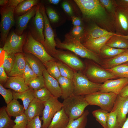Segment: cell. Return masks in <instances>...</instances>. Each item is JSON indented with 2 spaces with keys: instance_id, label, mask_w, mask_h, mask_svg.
Instances as JSON below:
<instances>
[{
  "instance_id": "cell-23",
  "label": "cell",
  "mask_w": 128,
  "mask_h": 128,
  "mask_svg": "<svg viewBox=\"0 0 128 128\" xmlns=\"http://www.w3.org/2000/svg\"><path fill=\"white\" fill-rule=\"evenodd\" d=\"M44 108V103L34 98L29 104L24 113L29 121L37 116H42Z\"/></svg>"
},
{
  "instance_id": "cell-40",
  "label": "cell",
  "mask_w": 128,
  "mask_h": 128,
  "mask_svg": "<svg viewBox=\"0 0 128 128\" xmlns=\"http://www.w3.org/2000/svg\"><path fill=\"white\" fill-rule=\"evenodd\" d=\"M99 0L107 12L113 18L117 6L115 0Z\"/></svg>"
},
{
  "instance_id": "cell-52",
  "label": "cell",
  "mask_w": 128,
  "mask_h": 128,
  "mask_svg": "<svg viewBox=\"0 0 128 128\" xmlns=\"http://www.w3.org/2000/svg\"><path fill=\"white\" fill-rule=\"evenodd\" d=\"M71 18L73 26H82V21L79 18L74 16L73 15L71 16Z\"/></svg>"
},
{
  "instance_id": "cell-19",
  "label": "cell",
  "mask_w": 128,
  "mask_h": 128,
  "mask_svg": "<svg viewBox=\"0 0 128 128\" xmlns=\"http://www.w3.org/2000/svg\"><path fill=\"white\" fill-rule=\"evenodd\" d=\"M45 87L53 96L58 98L61 97L62 92L59 83L56 79L51 76L46 69L43 71Z\"/></svg>"
},
{
  "instance_id": "cell-37",
  "label": "cell",
  "mask_w": 128,
  "mask_h": 128,
  "mask_svg": "<svg viewBox=\"0 0 128 128\" xmlns=\"http://www.w3.org/2000/svg\"><path fill=\"white\" fill-rule=\"evenodd\" d=\"M61 76L72 80L75 72L71 68L58 60L56 61Z\"/></svg>"
},
{
  "instance_id": "cell-31",
  "label": "cell",
  "mask_w": 128,
  "mask_h": 128,
  "mask_svg": "<svg viewBox=\"0 0 128 128\" xmlns=\"http://www.w3.org/2000/svg\"><path fill=\"white\" fill-rule=\"evenodd\" d=\"M127 49L116 48L105 44L101 48L99 55L102 59H109L114 57Z\"/></svg>"
},
{
  "instance_id": "cell-60",
  "label": "cell",
  "mask_w": 128,
  "mask_h": 128,
  "mask_svg": "<svg viewBox=\"0 0 128 128\" xmlns=\"http://www.w3.org/2000/svg\"><path fill=\"white\" fill-rule=\"evenodd\" d=\"M124 64H126L128 65V62H126Z\"/></svg>"
},
{
  "instance_id": "cell-41",
  "label": "cell",
  "mask_w": 128,
  "mask_h": 128,
  "mask_svg": "<svg viewBox=\"0 0 128 128\" xmlns=\"http://www.w3.org/2000/svg\"><path fill=\"white\" fill-rule=\"evenodd\" d=\"M52 95L51 93L45 87L34 91L35 98L43 103L49 99Z\"/></svg>"
},
{
  "instance_id": "cell-2",
  "label": "cell",
  "mask_w": 128,
  "mask_h": 128,
  "mask_svg": "<svg viewBox=\"0 0 128 128\" xmlns=\"http://www.w3.org/2000/svg\"><path fill=\"white\" fill-rule=\"evenodd\" d=\"M55 40L57 48L70 51L82 58L92 60L101 65L102 59L99 55L87 48L80 41L73 38L69 33L65 35L64 39L62 42L58 38Z\"/></svg>"
},
{
  "instance_id": "cell-54",
  "label": "cell",
  "mask_w": 128,
  "mask_h": 128,
  "mask_svg": "<svg viewBox=\"0 0 128 128\" xmlns=\"http://www.w3.org/2000/svg\"><path fill=\"white\" fill-rule=\"evenodd\" d=\"M117 6L128 8V0H115Z\"/></svg>"
},
{
  "instance_id": "cell-12",
  "label": "cell",
  "mask_w": 128,
  "mask_h": 128,
  "mask_svg": "<svg viewBox=\"0 0 128 128\" xmlns=\"http://www.w3.org/2000/svg\"><path fill=\"white\" fill-rule=\"evenodd\" d=\"M113 18L115 33L128 36V8L117 6Z\"/></svg>"
},
{
  "instance_id": "cell-18",
  "label": "cell",
  "mask_w": 128,
  "mask_h": 128,
  "mask_svg": "<svg viewBox=\"0 0 128 128\" xmlns=\"http://www.w3.org/2000/svg\"><path fill=\"white\" fill-rule=\"evenodd\" d=\"M113 35H105L96 38L87 40L82 43L87 49L99 55L101 48Z\"/></svg>"
},
{
  "instance_id": "cell-1",
  "label": "cell",
  "mask_w": 128,
  "mask_h": 128,
  "mask_svg": "<svg viewBox=\"0 0 128 128\" xmlns=\"http://www.w3.org/2000/svg\"><path fill=\"white\" fill-rule=\"evenodd\" d=\"M84 17L101 27L115 33L113 18L106 11L99 0H75Z\"/></svg>"
},
{
  "instance_id": "cell-35",
  "label": "cell",
  "mask_w": 128,
  "mask_h": 128,
  "mask_svg": "<svg viewBox=\"0 0 128 128\" xmlns=\"http://www.w3.org/2000/svg\"><path fill=\"white\" fill-rule=\"evenodd\" d=\"M109 112L100 109L94 110L92 112L93 116L104 128H106L107 122Z\"/></svg>"
},
{
  "instance_id": "cell-44",
  "label": "cell",
  "mask_w": 128,
  "mask_h": 128,
  "mask_svg": "<svg viewBox=\"0 0 128 128\" xmlns=\"http://www.w3.org/2000/svg\"><path fill=\"white\" fill-rule=\"evenodd\" d=\"M15 118V124L12 128H26L28 120L24 113Z\"/></svg>"
},
{
  "instance_id": "cell-43",
  "label": "cell",
  "mask_w": 128,
  "mask_h": 128,
  "mask_svg": "<svg viewBox=\"0 0 128 128\" xmlns=\"http://www.w3.org/2000/svg\"><path fill=\"white\" fill-rule=\"evenodd\" d=\"M37 77L26 61V64L23 76L26 83L28 85L31 81Z\"/></svg>"
},
{
  "instance_id": "cell-47",
  "label": "cell",
  "mask_w": 128,
  "mask_h": 128,
  "mask_svg": "<svg viewBox=\"0 0 128 128\" xmlns=\"http://www.w3.org/2000/svg\"><path fill=\"white\" fill-rule=\"evenodd\" d=\"M85 30L83 26H73L69 33L73 38L80 41Z\"/></svg>"
},
{
  "instance_id": "cell-22",
  "label": "cell",
  "mask_w": 128,
  "mask_h": 128,
  "mask_svg": "<svg viewBox=\"0 0 128 128\" xmlns=\"http://www.w3.org/2000/svg\"><path fill=\"white\" fill-rule=\"evenodd\" d=\"M15 55V59L14 65L8 75L9 76L23 77L26 64L24 53H19Z\"/></svg>"
},
{
  "instance_id": "cell-28",
  "label": "cell",
  "mask_w": 128,
  "mask_h": 128,
  "mask_svg": "<svg viewBox=\"0 0 128 128\" xmlns=\"http://www.w3.org/2000/svg\"><path fill=\"white\" fill-rule=\"evenodd\" d=\"M105 44L111 47L116 48L128 49V36L113 35L109 39Z\"/></svg>"
},
{
  "instance_id": "cell-5",
  "label": "cell",
  "mask_w": 128,
  "mask_h": 128,
  "mask_svg": "<svg viewBox=\"0 0 128 128\" xmlns=\"http://www.w3.org/2000/svg\"><path fill=\"white\" fill-rule=\"evenodd\" d=\"M72 80L73 95H76L85 96L99 91L101 84L90 81L81 71L75 72Z\"/></svg>"
},
{
  "instance_id": "cell-21",
  "label": "cell",
  "mask_w": 128,
  "mask_h": 128,
  "mask_svg": "<svg viewBox=\"0 0 128 128\" xmlns=\"http://www.w3.org/2000/svg\"><path fill=\"white\" fill-rule=\"evenodd\" d=\"M4 85L5 87L19 93L23 92L29 88L23 77L22 76H9Z\"/></svg>"
},
{
  "instance_id": "cell-46",
  "label": "cell",
  "mask_w": 128,
  "mask_h": 128,
  "mask_svg": "<svg viewBox=\"0 0 128 128\" xmlns=\"http://www.w3.org/2000/svg\"><path fill=\"white\" fill-rule=\"evenodd\" d=\"M0 94L2 96L7 105L14 99L13 92L10 89L5 88L1 83H0Z\"/></svg>"
},
{
  "instance_id": "cell-11",
  "label": "cell",
  "mask_w": 128,
  "mask_h": 128,
  "mask_svg": "<svg viewBox=\"0 0 128 128\" xmlns=\"http://www.w3.org/2000/svg\"><path fill=\"white\" fill-rule=\"evenodd\" d=\"M58 98L52 95L49 99L44 102V108L41 118L43 121L41 128H47L54 115L62 108V103Z\"/></svg>"
},
{
  "instance_id": "cell-42",
  "label": "cell",
  "mask_w": 128,
  "mask_h": 128,
  "mask_svg": "<svg viewBox=\"0 0 128 128\" xmlns=\"http://www.w3.org/2000/svg\"><path fill=\"white\" fill-rule=\"evenodd\" d=\"M28 86L34 91L45 87L44 79L43 75L37 76L29 83Z\"/></svg>"
},
{
  "instance_id": "cell-24",
  "label": "cell",
  "mask_w": 128,
  "mask_h": 128,
  "mask_svg": "<svg viewBox=\"0 0 128 128\" xmlns=\"http://www.w3.org/2000/svg\"><path fill=\"white\" fill-rule=\"evenodd\" d=\"M128 62V49L112 58L102 59L100 65L106 69H111Z\"/></svg>"
},
{
  "instance_id": "cell-51",
  "label": "cell",
  "mask_w": 128,
  "mask_h": 128,
  "mask_svg": "<svg viewBox=\"0 0 128 128\" xmlns=\"http://www.w3.org/2000/svg\"><path fill=\"white\" fill-rule=\"evenodd\" d=\"M62 8L66 13L71 16L73 15L72 7L69 3L67 2L64 1L62 3Z\"/></svg>"
},
{
  "instance_id": "cell-3",
  "label": "cell",
  "mask_w": 128,
  "mask_h": 128,
  "mask_svg": "<svg viewBox=\"0 0 128 128\" xmlns=\"http://www.w3.org/2000/svg\"><path fill=\"white\" fill-rule=\"evenodd\" d=\"M84 62L85 68L82 72L90 81L93 82L101 83L108 80L118 78L92 60L85 59Z\"/></svg>"
},
{
  "instance_id": "cell-4",
  "label": "cell",
  "mask_w": 128,
  "mask_h": 128,
  "mask_svg": "<svg viewBox=\"0 0 128 128\" xmlns=\"http://www.w3.org/2000/svg\"><path fill=\"white\" fill-rule=\"evenodd\" d=\"M62 108L69 120L76 119L83 114L85 108L89 105L85 96L73 95L64 100Z\"/></svg>"
},
{
  "instance_id": "cell-58",
  "label": "cell",
  "mask_w": 128,
  "mask_h": 128,
  "mask_svg": "<svg viewBox=\"0 0 128 128\" xmlns=\"http://www.w3.org/2000/svg\"><path fill=\"white\" fill-rule=\"evenodd\" d=\"M121 128H128V117Z\"/></svg>"
},
{
  "instance_id": "cell-7",
  "label": "cell",
  "mask_w": 128,
  "mask_h": 128,
  "mask_svg": "<svg viewBox=\"0 0 128 128\" xmlns=\"http://www.w3.org/2000/svg\"><path fill=\"white\" fill-rule=\"evenodd\" d=\"M23 51L24 53L34 55L39 59L44 65L50 60H57L47 53L43 45L35 40L30 32L27 33L23 47Z\"/></svg>"
},
{
  "instance_id": "cell-25",
  "label": "cell",
  "mask_w": 128,
  "mask_h": 128,
  "mask_svg": "<svg viewBox=\"0 0 128 128\" xmlns=\"http://www.w3.org/2000/svg\"><path fill=\"white\" fill-rule=\"evenodd\" d=\"M24 53L26 60L36 75H42L44 71L46 69L44 64L39 59L32 54Z\"/></svg>"
},
{
  "instance_id": "cell-48",
  "label": "cell",
  "mask_w": 128,
  "mask_h": 128,
  "mask_svg": "<svg viewBox=\"0 0 128 128\" xmlns=\"http://www.w3.org/2000/svg\"><path fill=\"white\" fill-rule=\"evenodd\" d=\"M47 14L50 21L52 23L57 22L59 20V17L57 13L52 8L48 7L46 8V10Z\"/></svg>"
},
{
  "instance_id": "cell-33",
  "label": "cell",
  "mask_w": 128,
  "mask_h": 128,
  "mask_svg": "<svg viewBox=\"0 0 128 128\" xmlns=\"http://www.w3.org/2000/svg\"><path fill=\"white\" fill-rule=\"evenodd\" d=\"M89 113V111L86 110L78 118L74 120H69L66 128H86L87 121V116Z\"/></svg>"
},
{
  "instance_id": "cell-13",
  "label": "cell",
  "mask_w": 128,
  "mask_h": 128,
  "mask_svg": "<svg viewBox=\"0 0 128 128\" xmlns=\"http://www.w3.org/2000/svg\"><path fill=\"white\" fill-rule=\"evenodd\" d=\"M27 33L19 35L14 31L11 32L6 39L3 47L4 51L9 53L16 54L23 52V47Z\"/></svg>"
},
{
  "instance_id": "cell-10",
  "label": "cell",
  "mask_w": 128,
  "mask_h": 128,
  "mask_svg": "<svg viewBox=\"0 0 128 128\" xmlns=\"http://www.w3.org/2000/svg\"><path fill=\"white\" fill-rule=\"evenodd\" d=\"M40 8L41 12L43 16L44 21L43 34L45 41L43 46L47 53L53 57L57 50L55 49L56 43L55 38L54 34L43 4H40Z\"/></svg>"
},
{
  "instance_id": "cell-20",
  "label": "cell",
  "mask_w": 128,
  "mask_h": 128,
  "mask_svg": "<svg viewBox=\"0 0 128 128\" xmlns=\"http://www.w3.org/2000/svg\"><path fill=\"white\" fill-rule=\"evenodd\" d=\"M37 5L33 7L29 11L24 14L18 16L17 18L15 33L21 35L26 28L31 19L35 16L37 9Z\"/></svg>"
},
{
  "instance_id": "cell-56",
  "label": "cell",
  "mask_w": 128,
  "mask_h": 128,
  "mask_svg": "<svg viewBox=\"0 0 128 128\" xmlns=\"http://www.w3.org/2000/svg\"><path fill=\"white\" fill-rule=\"evenodd\" d=\"M8 0H0V5L1 6H6L8 2Z\"/></svg>"
},
{
  "instance_id": "cell-30",
  "label": "cell",
  "mask_w": 128,
  "mask_h": 128,
  "mask_svg": "<svg viewBox=\"0 0 128 128\" xmlns=\"http://www.w3.org/2000/svg\"><path fill=\"white\" fill-rule=\"evenodd\" d=\"M12 92L14 99H20L22 101L25 110L27 109L30 103L35 98L34 91L30 88L22 92L19 93L14 91Z\"/></svg>"
},
{
  "instance_id": "cell-9",
  "label": "cell",
  "mask_w": 128,
  "mask_h": 128,
  "mask_svg": "<svg viewBox=\"0 0 128 128\" xmlns=\"http://www.w3.org/2000/svg\"><path fill=\"white\" fill-rule=\"evenodd\" d=\"M53 57L68 66L75 72L82 71L85 68L84 62L77 55L70 51L56 50Z\"/></svg>"
},
{
  "instance_id": "cell-34",
  "label": "cell",
  "mask_w": 128,
  "mask_h": 128,
  "mask_svg": "<svg viewBox=\"0 0 128 128\" xmlns=\"http://www.w3.org/2000/svg\"><path fill=\"white\" fill-rule=\"evenodd\" d=\"M6 107L0 109V128H12L15 123L7 112Z\"/></svg>"
},
{
  "instance_id": "cell-8",
  "label": "cell",
  "mask_w": 128,
  "mask_h": 128,
  "mask_svg": "<svg viewBox=\"0 0 128 128\" xmlns=\"http://www.w3.org/2000/svg\"><path fill=\"white\" fill-rule=\"evenodd\" d=\"M15 8L7 6H1L0 8L1 41L3 46L10 30L15 23L14 15Z\"/></svg>"
},
{
  "instance_id": "cell-15",
  "label": "cell",
  "mask_w": 128,
  "mask_h": 128,
  "mask_svg": "<svg viewBox=\"0 0 128 128\" xmlns=\"http://www.w3.org/2000/svg\"><path fill=\"white\" fill-rule=\"evenodd\" d=\"M112 111L115 112L118 123L121 128L127 118L128 96L124 97L118 95Z\"/></svg>"
},
{
  "instance_id": "cell-27",
  "label": "cell",
  "mask_w": 128,
  "mask_h": 128,
  "mask_svg": "<svg viewBox=\"0 0 128 128\" xmlns=\"http://www.w3.org/2000/svg\"><path fill=\"white\" fill-rule=\"evenodd\" d=\"M57 80L61 89L62 99H65L73 94L74 86L72 80L60 76Z\"/></svg>"
},
{
  "instance_id": "cell-17",
  "label": "cell",
  "mask_w": 128,
  "mask_h": 128,
  "mask_svg": "<svg viewBox=\"0 0 128 128\" xmlns=\"http://www.w3.org/2000/svg\"><path fill=\"white\" fill-rule=\"evenodd\" d=\"M109 34L120 36L115 33L109 32L94 23L85 30L80 41L82 43L88 40L95 39Z\"/></svg>"
},
{
  "instance_id": "cell-53",
  "label": "cell",
  "mask_w": 128,
  "mask_h": 128,
  "mask_svg": "<svg viewBox=\"0 0 128 128\" xmlns=\"http://www.w3.org/2000/svg\"><path fill=\"white\" fill-rule=\"evenodd\" d=\"M23 0H9L6 6L16 8L18 5Z\"/></svg>"
},
{
  "instance_id": "cell-26",
  "label": "cell",
  "mask_w": 128,
  "mask_h": 128,
  "mask_svg": "<svg viewBox=\"0 0 128 128\" xmlns=\"http://www.w3.org/2000/svg\"><path fill=\"white\" fill-rule=\"evenodd\" d=\"M69 121V118L62 108L54 115L47 128H66Z\"/></svg>"
},
{
  "instance_id": "cell-57",
  "label": "cell",
  "mask_w": 128,
  "mask_h": 128,
  "mask_svg": "<svg viewBox=\"0 0 128 128\" xmlns=\"http://www.w3.org/2000/svg\"><path fill=\"white\" fill-rule=\"evenodd\" d=\"M48 2L54 5H56L59 3L60 1V0H49Z\"/></svg>"
},
{
  "instance_id": "cell-36",
  "label": "cell",
  "mask_w": 128,
  "mask_h": 128,
  "mask_svg": "<svg viewBox=\"0 0 128 128\" xmlns=\"http://www.w3.org/2000/svg\"><path fill=\"white\" fill-rule=\"evenodd\" d=\"M4 51V59L2 65L5 72L8 75L14 65L15 59V55L14 53H9Z\"/></svg>"
},
{
  "instance_id": "cell-29",
  "label": "cell",
  "mask_w": 128,
  "mask_h": 128,
  "mask_svg": "<svg viewBox=\"0 0 128 128\" xmlns=\"http://www.w3.org/2000/svg\"><path fill=\"white\" fill-rule=\"evenodd\" d=\"M6 110L10 117H15L24 113L25 111L23 106L21 105L17 100L14 99L7 104Z\"/></svg>"
},
{
  "instance_id": "cell-16",
  "label": "cell",
  "mask_w": 128,
  "mask_h": 128,
  "mask_svg": "<svg viewBox=\"0 0 128 128\" xmlns=\"http://www.w3.org/2000/svg\"><path fill=\"white\" fill-rule=\"evenodd\" d=\"M128 84V78L109 79L101 84L99 91L105 93L111 92L118 95L122 89Z\"/></svg>"
},
{
  "instance_id": "cell-55",
  "label": "cell",
  "mask_w": 128,
  "mask_h": 128,
  "mask_svg": "<svg viewBox=\"0 0 128 128\" xmlns=\"http://www.w3.org/2000/svg\"><path fill=\"white\" fill-rule=\"evenodd\" d=\"M118 95L122 97L128 96V84L122 89Z\"/></svg>"
},
{
  "instance_id": "cell-45",
  "label": "cell",
  "mask_w": 128,
  "mask_h": 128,
  "mask_svg": "<svg viewBox=\"0 0 128 128\" xmlns=\"http://www.w3.org/2000/svg\"><path fill=\"white\" fill-rule=\"evenodd\" d=\"M117 121V116L114 111L109 112L107 122L106 128H121Z\"/></svg>"
},
{
  "instance_id": "cell-50",
  "label": "cell",
  "mask_w": 128,
  "mask_h": 128,
  "mask_svg": "<svg viewBox=\"0 0 128 128\" xmlns=\"http://www.w3.org/2000/svg\"><path fill=\"white\" fill-rule=\"evenodd\" d=\"M8 77L3 67L2 64L0 67V82L3 85H5L8 80Z\"/></svg>"
},
{
  "instance_id": "cell-59",
  "label": "cell",
  "mask_w": 128,
  "mask_h": 128,
  "mask_svg": "<svg viewBox=\"0 0 128 128\" xmlns=\"http://www.w3.org/2000/svg\"><path fill=\"white\" fill-rule=\"evenodd\" d=\"M3 47H1L0 48V55L2 53V51H3Z\"/></svg>"
},
{
  "instance_id": "cell-14",
  "label": "cell",
  "mask_w": 128,
  "mask_h": 128,
  "mask_svg": "<svg viewBox=\"0 0 128 128\" xmlns=\"http://www.w3.org/2000/svg\"><path fill=\"white\" fill-rule=\"evenodd\" d=\"M33 20L30 32L33 38L43 45L45 41L43 33L44 21L43 16L40 11V4L37 5L36 14Z\"/></svg>"
},
{
  "instance_id": "cell-32",
  "label": "cell",
  "mask_w": 128,
  "mask_h": 128,
  "mask_svg": "<svg viewBox=\"0 0 128 128\" xmlns=\"http://www.w3.org/2000/svg\"><path fill=\"white\" fill-rule=\"evenodd\" d=\"M38 2L37 0H23L15 8L14 14L18 16L24 14L37 5Z\"/></svg>"
},
{
  "instance_id": "cell-39",
  "label": "cell",
  "mask_w": 128,
  "mask_h": 128,
  "mask_svg": "<svg viewBox=\"0 0 128 128\" xmlns=\"http://www.w3.org/2000/svg\"><path fill=\"white\" fill-rule=\"evenodd\" d=\"M57 60L49 61L46 63L45 65L49 74L57 80L61 75L56 62Z\"/></svg>"
},
{
  "instance_id": "cell-49",
  "label": "cell",
  "mask_w": 128,
  "mask_h": 128,
  "mask_svg": "<svg viewBox=\"0 0 128 128\" xmlns=\"http://www.w3.org/2000/svg\"><path fill=\"white\" fill-rule=\"evenodd\" d=\"M41 121L37 116L28 121L26 128H41Z\"/></svg>"
},
{
  "instance_id": "cell-6",
  "label": "cell",
  "mask_w": 128,
  "mask_h": 128,
  "mask_svg": "<svg viewBox=\"0 0 128 128\" xmlns=\"http://www.w3.org/2000/svg\"><path fill=\"white\" fill-rule=\"evenodd\" d=\"M118 95L111 92L105 93L99 91L85 97L89 105L98 106L110 112L112 110Z\"/></svg>"
},
{
  "instance_id": "cell-38",
  "label": "cell",
  "mask_w": 128,
  "mask_h": 128,
  "mask_svg": "<svg viewBox=\"0 0 128 128\" xmlns=\"http://www.w3.org/2000/svg\"><path fill=\"white\" fill-rule=\"evenodd\" d=\"M117 78H128V65L123 64L111 69H106Z\"/></svg>"
}]
</instances>
